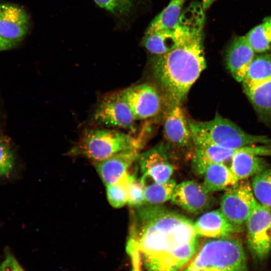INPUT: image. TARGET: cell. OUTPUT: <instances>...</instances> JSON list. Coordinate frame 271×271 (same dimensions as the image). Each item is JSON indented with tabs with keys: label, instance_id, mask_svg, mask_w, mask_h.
Instances as JSON below:
<instances>
[{
	"label": "cell",
	"instance_id": "d6a6232c",
	"mask_svg": "<svg viewBox=\"0 0 271 271\" xmlns=\"http://www.w3.org/2000/svg\"><path fill=\"white\" fill-rule=\"evenodd\" d=\"M215 0H202V6L204 10L208 9Z\"/></svg>",
	"mask_w": 271,
	"mask_h": 271
},
{
	"label": "cell",
	"instance_id": "e0dca14e",
	"mask_svg": "<svg viewBox=\"0 0 271 271\" xmlns=\"http://www.w3.org/2000/svg\"><path fill=\"white\" fill-rule=\"evenodd\" d=\"M138 151L130 149L121 151L95 164L97 172L106 186L115 183L128 171L138 157Z\"/></svg>",
	"mask_w": 271,
	"mask_h": 271
},
{
	"label": "cell",
	"instance_id": "484cf974",
	"mask_svg": "<svg viewBox=\"0 0 271 271\" xmlns=\"http://www.w3.org/2000/svg\"><path fill=\"white\" fill-rule=\"evenodd\" d=\"M134 175L128 171L115 183L106 186L107 198L114 208H120L127 203L129 185Z\"/></svg>",
	"mask_w": 271,
	"mask_h": 271
},
{
	"label": "cell",
	"instance_id": "4316f807",
	"mask_svg": "<svg viewBox=\"0 0 271 271\" xmlns=\"http://www.w3.org/2000/svg\"><path fill=\"white\" fill-rule=\"evenodd\" d=\"M251 186L256 200L271 208V167L253 177Z\"/></svg>",
	"mask_w": 271,
	"mask_h": 271
},
{
	"label": "cell",
	"instance_id": "7a4b0ae2",
	"mask_svg": "<svg viewBox=\"0 0 271 271\" xmlns=\"http://www.w3.org/2000/svg\"><path fill=\"white\" fill-rule=\"evenodd\" d=\"M151 66L166 100L182 104L206 67L202 31L191 36L172 51L155 55Z\"/></svg>",
	"mask_w": 271,
	"mask_h": 271
},
{
	"label": "cell",
	"instance_id": "5b68a950",
	"mask_svg": "<svg viewBox=\"0 0 271 271\" xmlns=\"http://www.w3.org/2000/svg\"><path fill=\"white\" fill-rule=\"evenodd\" d=\"M140 145L138 139L121 131L92 129L82 134L69 154L85 157L95 164L121 151L139 150Z\"/></svg>",
	"mask_w": 271,
	"mask_h": 271
},
{
	"label": "cell",
	"instance_id": "d4e9b609",
	"mask_svg": "<svg viewBox=\"0 0 271 271\" xmlns=\"http://www.w3.org/2000/svg\"><path fill=\"white\" fill-rule=\"evenodd\" d=\"M119 25L125 22L133 12L137 0H93Z\"/></svg>",
	"mask_w": 271,
	"mask_h": 271
},
{
	"label": "cell",
	"instance_id": "836d02e7",
	"mask_svg": "<svg viewBox=\"0 0 271 271\" xmlns=\"http://www.w3.org/2000/svg\"><path fill=\"white\" fill-rule=\"evenodd\" d=\"M0 271H2L1 268V265H0Z\"/></svg>",
	"mask_w": 271,
	"mask_h": 271
},
{
	"label": "cell",
	"instance_id": "30bf717a",
	"mask_svg": "<svg viewBox=\"0 0 271 271\" xmlns=\"http://www.w3.org/2000/svg\"><path fill=\"white\" fill-rule=\"evenodd\" d=\"M168 106L164 123V134L175 148L185 149L193 145L192 133L181 103L167 100Z\"/></svg>",
	"mask_w": 271,
	"mask_h": 271
},
{
	"label": "cell",
	"instance_id": "f546056e",
	"mask_svg": "<svg viewBox=\"0 0 271 271\" xmlns=\"http://www.w3.org/2000/svg\"><path fill=\"white\" fill-rule=\"evenodd\" d=\"M0 265L2 271H25L9 250L6 251L5 257Z\"/></svg>",
	"mask_w": 271,
	"mask_h": 271
},
{
	"label": "cell",
	"instance_id": "4dcf8cb0",
	"mask_svg": "<svg viewBox=\"0 0 271 271\" xmlns=\"http://www.w3.org/2000/svg\"><path fill=\"white\" fill-rule=\"evenodd\" d=\"M126 250L131 260V271H142L141 269L142 260L139 251L133 247L127 248Z\"/></svg>",
	"mask_w": 271,
	"mask_h": 271
},
{
	"label": "cell",
	"instance_id": "83f0119b",
	"mask_svg": "<svg viewBox=\"0 0 271 271\" xmlns=\"http://www.w3.org/2000/svg\"><path fill=\"white\" fill-rule=\"evenodd\" d=\"M15 166L16 158L10 140L0 134V177H10Z\"/></svg>",
	"mask_w": 271,
	"mask_h": 271
},
{
	"label": "cell",
	"instance_id": "7402d4cb",
	"mask_svg": "<svg viewBox=\"0 0 271 271\" xmlns=\"http://www.w3.org/2000/svg\"><path fill=\"white\" fill-rule=\"evenodd\" d=\"M186 1L171 0L168 6L151 22L145 34L175 29L178 26L182 9Z\"/></svg>",
	"mask_w": 271,
	"mask_h": 271
},
{
	"label": "cell",
	"instance_id": "ac0fdd59",
	"mask_svg": "<svg viewBox=\"0 0 271 271\" xmlns=\"http://www.w3.org/2000/svg\"><path fill=\"white\" fill-rule=\"evenodd\" d=\"M192 160L193 169L200 175H203L206 167L210 164L231 162L233 157L242 151L238 149H228L214 145L206 144L195 146Z\"/></svg>",
	"mask_w": 271,
	"mask_h": 271
},
{
	"label": "cell",
	"instance_id": "ba28073f",
	"mask_svg": "<svg viewBox=\"0 0 271 271\" xmlns=\"http://www.w3.org/2000/svg\"><path fill=\"white\" fill-rule=\"evenodd\" d=\"M94 121L107 127L134 130L135 119L121 91L110 92L102 97L93 115Z\"/></svg>",
	"mask_w": 271,
	"mask_h": 271
},
{
	"label": "cell",
	"instance_id": "8992f818",
	"mask_svg": "<svg viewBox=\"0 0 271 271\" xmlns=\"http://www.w3.org/2000/svg\"><path fill=\"white\" fill-rule=\"evenodd\" d=\"M245 224L250 252L256 261L264 260L271 249V208L257 201Z\"/></svg>",
	"mask_w": 271,
	"mask_h": 271
},
{
	"label": "cell",
	"instance_id": "f1b7e54d",
	"mask_svg": "<svg viewBox=\"0 0 271 271\" xmlns=\"http://www.w3.org/2000/svg\"><path fill=\"white\" fill-rule=\"evenodd\" d=\"M127 203L133 207L146 203L144 187L140 180H137L135 177L128 187Z\"/></svg>",
	"mask_w": 271,
	"mask_h": 271
},
{
	"label": "cell",
	"instance_id": "9a60e30c",
	"mask_svg": "<svg viewBox=\"0 0 271 271\" xmlns=\"http://www.w3.org/2000/svg\"><path fill=\"white\" fill-rule=\"evenodd\" d=\"M138 159L143 174L149 175L159 183H165L170 179L173 167L163 145L139 155Z\"/></svg>",
	"mask_w": 271,
	"mask_h": 271
},
{
	"label": "cell",
	"instance_id": "d6986e66",
	"mask_svg": "<svg viewBox=\"0 0 271 271\" xmlns=\"http://www.w3.org/2000/svg\"><path fill=\"white\" fill-rule=\"evenodd\" d=\"M203 175V186L210 193L216 191H226L239 182L229 167L223 163L209 165Z\"/></svg>",
	"mask_w": 271,
	"mask_h": 271
},
{
	"label": "cell",
	"instance_id": "8fae6325",
	"mask_svg": "<svg viewBox=\"0 0 271 271\" xmlns=\"http://www.w3.org/2000/svg\"><path fill=\"white\" fill-rule=\"evenodd\" d=\"M30 19L23 8L10 3L0 4V36L17 44L28 34Z\"/></svg>",
	"mask_w": 271,
	"mask_h": 271
},
{
	"label": "cell",
	"instance_id": "4fadbf2b",
	"mask_svg": "<svg viewBox=\"0 0 271 271\" xmlns=\"http://www.w3.org/2000/svg\"><path fill=\"white\" fill-rule=\"evenodd\" d=\"M198 32H192L178 24L175 29L145 34L142 44L155 55H162L174 49L191 36Z\"/></svg>",
	"mask_w": 271,
	"mask_h": 271
},
{
	"label": "cell",
	"instance_id": "9c48e42d",
	"mask_svg": "<svg viewBox=\"0 0 271 271\" xmlns=\"http://www.w3.org/2000/svg\"><path fill=\"white\" fill-rule=\"evenodd\" d=\"M121 91L136 120L154 116L161 109L160 94L151 84H141Z\"/></svg>",
	"mask_w": 271,
	"mask_h": 271
},
{
	"label": "cell",
	"instance_id": "2e32d148",
	"mask_svg": "<svg viewBox=\"0 0 271 271\" xmlns=\"http://www.w3.org/2000/svg\"><path fill=\"white\" fill-rule=\"evenodd\" d=\"M199 236L211 238L230 237L241 231V227L230 223L220 210L207 212L200 216L194 223Z\"/></svg>",
	"mask_w": 271,
	"mask_h": 271
},
{
	"label": "cell",
	"instance_id": "277c9868",
	"mask_svg": "<svg viewBox=\"0 0 271 271\" xmlns=\"http://www.w3.org/2000/svg\"><path fill=\"white\" fill-rule=\"evenodd\" d=\"M183 271H248L242 243L230 237L206 240Z\"/></svg>",
	"mask_w": 271,
	"mask_h": 271
},
{
	"label": "cell",
	"instance_id": "6da1fadb",
	"mask_svg": "<svg viewBox=\"0 0 271 271\" xmlns=\"http://www.w3.org/2000/svg\"><path fill=\"white\" fill-rule=\"evenodd\" d=\"M131 213L126 245L139 250L148 271H179L197 253L199 236L188 218L158 205Z\"/></svg>",
	"mask_w": 271,
	"mask_h": 271
},
{
	"label": "cell",
	"instance_id": "44dd1931",
	"mask_svg": "<svg viewBox=\"0 0 271 271\" xmlns=\"http://www.w3.org/2000/svg\"><path fill=\"white\" fill-rule=\"evenodd\" d=\"M140 181L144 188L146 203L152 205L161 204L171 199L176 185L173 180L159 183L146 174H143Z\"/></svg>",
	"mask_w": 271,
	"mask_h": 271
},
{
	"label": "cell",
	"instance_id": "ffe728a7",
	"mask_svg": "<svg viewBox=\"0 0 271 271\" xmlns=\"http://www.w3.org/2000/svg\"><path fill=\"white\" fill-rule=\"evenodd\" d=\"M271 79V52L255 57L242 80L244 92Z\"/></svg>",
	"mask_w": 271,
	"mask_h": 271
},
{
	"label": "cell",
	"instance_id": "52a82bcc",
	"mask_svg": "<svg viewBox=\"0 0 271 271\" xmlns=\"http://www.w3.org/2000/svg\"><path fill=\"white\" fill-rule=\"evenodd\" d=\"M256 200L249 182L239 181L225 191L220 201V211L232 224L241 227L252 213Z\"/></svg>",
	"mask_w": 271,
	"mask_h": 271
},
{
	"label": "cell",
	"instance_id": "cb8c5ba5",
	"mask_svg": "<svg viewBox=\"0 0 271 271\" xmlns=\"http://www.w3.org/2000/svg\"><path fill=\"white\" fill-rule=\"evenodd\" d=\"M255 52L264 53L271 50V17L251 29L245 35Z\"/></svg>",
	"mask_w": 271,
	"mask_h": 271
},
{
	"label": "cell",
	"instance_id": "1f68e13d",
	"mask_svg": "<svg viewBox=\"0 0 271 271\" xmlns=\"http://www.w3.org/2000/svg\"><path fill=\"white\" fill-rule=\"evenodd\" d=\"M17 45L3 38L0 36V52L13 48Z\"/></svg>",
	"mask_w": 271,
	"mask_h": 271
},
{
	"label": "cell",
	"instance_id": "7c38bea8",
	"mask_svg": "<svg viewBox=\"0 0 271 271\" xmlns=\"http://www.w3.org/2000/svg\"><path fill=\"white\" fill-rule=\"evenodd\" d=\"M209 194L203 185L194 181H187L176 185L171 200L183 209L197 214L210 206Z\"/></svg>",
	"mask_w": 271,
	"mask_h": 271
},
{
	"label": "cell",
	"instance_id": "3957f363",
	"mask_svg": "<svg viewBox=\"0 0 271 271\" xmlns=\"http://www.w3.org/2000/svg\"><path fill=\"white\" fill-rule=\"evenodd\" d=\"M189 124L194 147L211 144L233 149L255 144L271 146V139L249 134L218 113L210 120H190Z\"/></svg>",
	"mask_w": 271,
	"mask_h": 271
},
{
	"label": "cell",
	"instance_id": "603a6c76",
	"mask_svg": "<svg viewBox=\"0 0 271 271\" xmlns=\"http://www.w3.org/2000/svg\"><path fill=\"white\" fill-rule=\"evenodd\" d=\"M245 92L259 116L263 120H271V79Z\"/></svg>",
	"mask_w": 271,
	"mask_h": 271
},
{
	"label": "cell",
	"instance_id": "5bb4252c",
	"mask_svg": "<svg viewBox=\"0 0 271 271\" xmlns=\"http://www.w3.org/2000/svg\"><path fill=\"white\" fill-rule=\"evenodd\" d=\"M253 49L245 36L235 37L229 45L226 54L227 69L238 82H242L248 68L255 57Z\"/></svg>",
	"mask_w": 271,
	"mask_h": 271
}]
</instances>
